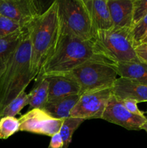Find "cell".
<instances>
[{
  "label": "cell",
  "mask_w": 147,
  "mask_h": 148,
  "mask_svg": "<svg viewBox=\"0 0 147 148\" xmlns=\"http://www.w3.org/2000/svg\"><path fill=\"white\" fill-rule=\"evenodd\" d=\"M112 95V88L82 94L71 112V116L84 120L102 119Z\"/></svg>",
  "instance_id": "obj_7"
},
{
  "label": "cell",
  "mask_w": 147,
  "mask_h": 148,
  "mask_svg": "<svg viewBox=\"0 0 147 148\" xmlns=\"http://www.w3.org/2000/svg\"><path fill=\"white\" fill-rule=\"evenodd\" d=\"M135 51L140 62L147 65V43H140L135 47Z\"/></svg>",
  "instance_id": "obj_26"
},
{
  "label": "cell",
  "mask_w": 147,
  "mask_h": 148,
  "mask_svg": "<svg viewBox=\"0 0 147 148\" xmlns=\"http://www.w3.org/2000/svg\"><path fill=\"white\" fill-rule=\"evenodd\" d=\"M61 34L92 40L95 30L83 0H57Z\"/></svg>",
  "instance_id": "obj_6"
},
{
  "label": "cell",
  "mask_w": 147,
  "mask_h": 148,
  "mask_svg": "<svg viewBox=\"0 0 147 148\" xmlns=\"http://www.w3.org/2000/svg\"><path fill=\"white\" fill-rule=\"evenodd\" d=\"M48 81V100L73 95H80V87L71 75L45 77Z\"/></svg>",
  "instance_id": "obj_12"
},
{
  "label": "cell",
  "mask_w": 147,
  "mask_h": 148,
  "mask_svg": "<svg viewBox=\"0 0 147 148\" xmlns=\"http://www.w3.org/2000/svg\"><path fill=\"white\" fill-rule=\"evenodd\" d=\"M146 114H147V110H146Z\"/></svg>",
  "instance_id": "obj_30"
},
{
  "label": "cell",
  "mask_w": 147,
  "mask_h": 148,
  "mask_svg": "<svg viewBox=\"0 0 147 148\" xmlns=\"http://www.w3.org/2000/svg\"><path fill=\"white\" fill-rule=\"evenodd\" d=\"M120 77L147 85V65L141 62L115 64Z\"/></svg>",
  "instance_id": "obj_17"
},
{
  "label": "cell",
  "mask_w": 147,
  "mask_h": 148,
  "mask_svg": "<svg viewBox=\"0 0 147 148\" xmlns=\"http://www.w3.org/2000/svg\"><path fill=\"white\" fill-rule=\"evenodd\" d=\"M130 33L135 47L141 43L147 33V14L130 28Z\"/></svg>",
  "instance_id": "obj_23"
},
{
  "label": "cell",
  "mask_w": 147,
  "mask_h": 148,
  "mask_svg": "<svg viewBox=\"0 0 147 148\" xmlns=\"http://www.w3.org/2000/svg\"><path fill=\"white\" fill-rule=\"evenodd\" d=\"M28 96L29 111L42 108L48 101V81L46 78H35V84Z\"/></svg>",
  "instance_id": "obj_18"
},
{
  "label": "cell",
  "mask_w": 147,
  "mask_h": 148,
  "mask_svg": "<svg viewBox=\"0 0 147 148\" xmlns=\"http://www.w3.org/2000/svg\"><path fill=\"white\" fill-rule=\"evenodd\" d=\"M48 148H63V143L60 133L58 132L52 136Z\"/></svg>",
  "instance_id": "obj_27"
},
{
  "label": "cell",
  "mask_w": 147,
  "mask_h": 148,
  "mask_svg": "<svg viewBox=\"0 0 147 148\" xmlns=\"http://www.w3.org/2000/svg\"><path fill=\"white\" fill-rule=\"evenodd\" d=\"M25 27L17 22L5 16L0 15V38L21 31Z\"/></svg>",
  "instance_id": "obj_22"
},
{
  "label": "cell",
  "mask_w": 147,
  "mask_h": 148,
  "mask_svg": "<svg viewBox=\"0 0 147 148\" xmlns=\"http://www.w3.org/2000/svg\"><path fill=\"white\" fill-rule=\"evenodd\" d=\"M141 130H144V131H145L147 133V121H146V122L144 123V124H143V126L141 127Z\"/></svg>",
  "instance_id": "obj_28"
},
{
  "label": "cell",
  "mask_w": 147,
  "mask_h": 148,
  "mask_svg": "<svg viewBox=\"0 0 147 148\" xmlns=\"http://www.w3.org/2000/svg\"><path fill=\"white\" fill-rule=\"evenodd\" d=\"M112 94L120 101L131 99L138 103L147 102V85L119 77L112 87Z\"/></svg>",
  "instance_id": "obj_11"
},
{
  "label": "cell",
  "mask_w": 147,
  "mask_h": 148,
  "mask_svg": "<svg viewBox=\"0 0 147 148\" xmlns=\"http://www.w3.org/2000/svg\"><path fill=\"white\" fill-rule=\"evenodd\" d=\"M25 29L26 27L21 31L0 38V77L7 69L10 59L21 41Z\"/></svg>",
  "instance_id": "obj_16"
},
{
  "label": "cell",
  "mask_w": 147,
  "mask_h": 148,
  "mask_svg": "<svg viewBox=\"0 0 147 148\" xmlns=\"http://www.w3.org/2000/svg\"><path fill=\"white\" fill-rule=\"evenodd\" d=\"M27 30L31 44L30 71L33 80L54 53L61 35L57 0L27 25Z\"/></svg>",
  "instance_id": "obj_1"
},
{
  "label": "cell",
  "mask_w": 147,
  "mask_h": 148,
  "mask_svg": "<svg viewBox=\"0 0 147 148\" xmlns=\"http://www.w3.org/2000/svg\"><path fill=\"white\" fill-rule=\"evenodd\" d=\"M19 131V119L12 116H4L0 119V140H7Z\"/></svg>",
  "instance_id": "obj_21"
},
{
  "label": "cell",
  "mask_w": 147,
  "mask_h": 148,
  "mask_svg": "<svg viewBox=\"0 0 147 148\" xmlns=\"http://www.w3.org/2000/svg\"><path fill=\"white\" fill-rule=\"evenodd\" d=\"M141 43H147V33H146V35L144 36V38H143V40H141Z\"/></svg>",
  "instance_id": "obj_29"
},
{
  "label": "cell",
  "mask_w": 147,
  "mask_h": 148,
  "mask_svg": "<svg viewBox=\"0 0 147 148\" xmlns=\"http://www.w3.org/2000/svg\"><path fill=\"white\" fill-rule=\"evenodd\" d=\"M113 29L131 28L133 24V0H108Z\"/></svg>",
  "instance_id": "obj_14"
},
{
  "label": "cell",
  "mask_w": 147,
  "mask_h": 148,
  "mask_svg": "<svg viewBox=\"0 0 147 148\" xmlns=\"http://www.w3.org/2000/svg\"><path fill=\"white\" fill-rule=\"evenodd\" d=\"M99 54L115 64L140 62L130 28L97 30L92 39Z\"/></svg>",
  "instance_id": "obj_5"
},
{
  "label": "cell",
  "mask_w": 147,
  "mask_h": 148,
  "mask_svg": "<svg viewBox=\"0 0 147 148\" xmlns=\"http://www.w3.org/2000/svg\"><path fill=\"white\" fill-rule=\"evenodd\" d=\"M27 105H28V96L25 91H23L3 109L0 113V119L4 116L15 117Z\"/></svg>",
  "instance_id": "obj_20"
},
{
  "label": "cell",
  "mask_w": 147,
  "mask_h": 148,
  "mask_svg": "<svg viewBox=\"0 0 147 148\" xmlns=\"http://www.w3.org/2000/svg\"><path fill=\"white\" fill-rule=\"evenodd\" d=\"M122 101L123 105L127 108V110L128 111H130L131 114L138 116H144V112H142L141 111H140V109L138 108V105H137L138 104L137 101L131 99L124 100V101Z\"/></svg>",
  "instance_id": "obj_25"
},
{
  "label": "cell",
  "mask_w": 147,
  "mask_h": 148,
  "mask_svg": "<svg viewBox=\"0 0 147 148\" xmlns=\"http://www.w3.org/2000/svg\"><path fill=\"white\" fill-rule=\"evenodd\" d=\"M97 55L101 54L92 40H82L70 35L61 34L54 53L36 78L68 75Z\"/></svg>",
  "instance_id": "obj_2"
},
{
  "label": "cell",
  "mask_w": 147,
  "mask_h": 148,
  "mask_svg": "<svg viewBox=\"0 0 147 148\" xmlns=\"http://www.w3.org/2000/svg\"><path fill=\"white\" fill-rule=\"evenodd\" d=\"M30 60L31 44L26 27L21 41L0 77V113L33 81Z\"/></svg>",
  "instance_id": "obj_3"
},
{
  "label": "cell",
  "mask_w": 147,
  "mask_h": 148,
  "mask_svg": "<svg viewBox=\"0 0 147 148\" xmlns=\"http://www.w3.org/2000/svg\"><path fill=\"white\" fill-rule=\"evenodd\" d=\"M63 120L53 118L41 108H33L19 119L20 131L51 137L59 132Z\"/></svg>",
  "instance_id": "obj_8"
},
{
  "label": "cell",
  "mask_w": 147,
  "mask_h": 148,
  "mask_svg": "<svg viewBox=\"0 0 147 148\" xmlns=\"http://www.w3.org/2000/svg\"><path fill=\"white\" fill-rule=\"evenodd\" d=\"M43 12L40 3L35 0H0V15L12 19L24 27Z\"/></svg>",
  "instance_id": "obj_9"
},
{
  "label": "cell",
  "mask_w": 147,
  "mask_h": 148,
  "mask_svg": "<svg viewBox=\"0 0 147 148\" xmlns=\"http://www.w3.org/2000/svg\"><path fill=\"white\" fill-rule=\"evenodd\" d=\"M84 121L85 120L82 119L71 116L63 120L59 133L63 140V148H69V145L71 142L73 134Z\"/></svg>",
  "instance_id": "obj_19"
},
{
  "label": "cell",
  "mask_w": 147,
  "mask_h": 148,
  "mask_svg": "<svg viewBox=\"0 0 147 148\" xmlns=\"http://www.w3.org/2000/svg\"><path fill=\"white\" fill-rule=\"evenodd\" d=\"M80 87V95L112 88L118 79L115 64L97 55L69 73Z\"/></svg>",
  "instance_id": "obj_4"
},
{
  "label": "cell",
  "mask_w": 147,
  "mask_h": 148,
  "mask_svg": "<svg viewBox=\"0 0 147 148\" xmlns=\"http://www.w3.org/2000/svg\"><path fill=\"white\" fill-rule=\"evenodd\" d=\"M92 21L94 30H108L113 28L108 0H83Z\"/></svg>",
  "instance_id": "obj_13"
},
{
  "label": "cell",
  "mask_w": 147,
  "mask_h": 148,
  "mask_svg": "<svg viewBox=\"0 0 147 148\" xmlns=\"http://www.w3.org/2000/svg\"><path fill=\"white\" fill-rule=\"evenodd\" d=\"M80 98V95H73L48 100L41 108L56 119H65L71 116V112Z\"/></svg>",
  "instance_id": "obj_15"
},
{
  "label": "cell",
  "mask_w": 147,
  "mask_h": 148,
  "mask_svg": "<svg viewBox=\"0 0 147 148\" xmlns=\"http://www.w3.org/2000/svg\"><path fill=\"white\" fill-rule=\"evenodd\" d=\"M133 4L132 26L147 14V0H133Z\"/></svg>",
  "instance_id": "obj_24"
},
{
  "label": "cell",
  "mask_w": 147,
  "mask_h": 148,
  "mask_svg": "<svg viewBox=\"0 0 147 148\" xmlns=\"http://www.w3.org/2000/svg\"><path fill=\"white\" fill-rule=\"evenodd\" d=\"M102 119L117 124L128 130H141L143 124L147 121L145 116H138L131 114L127 110L122 101L112 94L105 108Z\"/></svg>",
  "instance_id": "obj_10"
}]
</instances>
